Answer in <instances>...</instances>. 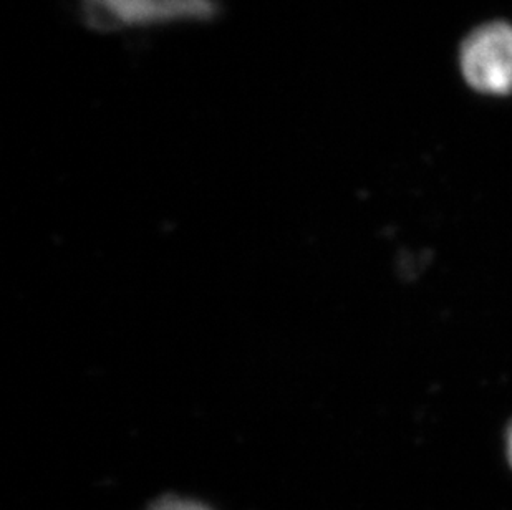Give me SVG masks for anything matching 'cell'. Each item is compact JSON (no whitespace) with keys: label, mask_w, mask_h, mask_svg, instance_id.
Instances as JSON below:
<instances>
[{"label":"cell","mask_w":512,"mask_h":510,"mask_svg":"<svg viewBox=\"0 0 512 510\" xmlns=\"http://www.w3.org/2000/svg\"><path fill=\"white\" fill-rule=\"evenodd\" d=\"M77 7L95 32L143 35L208 22L218 15L219 0H77Z\"/></svg>","instance_id":"cell-1"},{"label":"cell","mask_w":512,"mask_h":510,"mask_svg":"<svg viewBox=\"0 0 512 510\" xmlns=\"http://www.w3.org/2000/svg\"><path fill=\"white\" fill-rule=\"evenodd\" d=\"M464 78L478 92L506 95L512 92V27L493 22L474 30L461 47Z\"/></svg>","instance_id":"cell-2"},{"label":"cell","mask_w":512,"mask_h":510,"mask_svg":"<svg viewBox=\"0 0 512 510\" xmlns=\"http://www.w3.org/2000/svg\"><path fill=\"white\" fill-rule=\"evenodd\" d=\"M148 510H213L204 506L201 502L191 501V499H179V497H165L161 501L155 502Z\"/></svg>","instance_id":"cell-3"},{"label":"cell","mask_w":512,"mask_h":510,"mask_svg":"<svg viewBox=\"0 0 512 510\" xmlns=\"http://www.w3.org/2000/svg\"><path fill=\"white\" fill-rule=\"evenodd\" d=\"M508 458L512 466V424L508 431Z\"/></svg>","instance_id":"cell-4"}]
</instances>
